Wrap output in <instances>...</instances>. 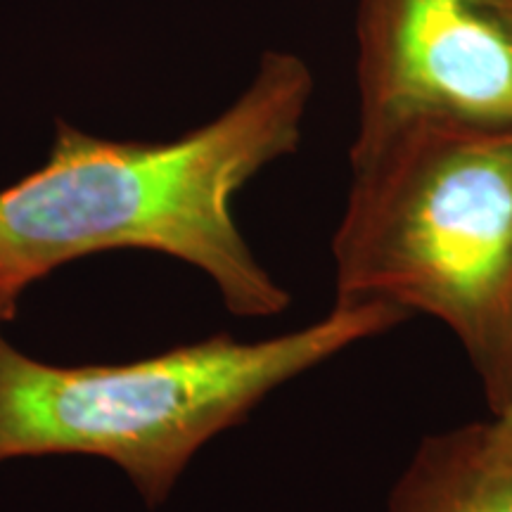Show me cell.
<instances>
[{
  "label": "cell",
  "instance_id": "1",
  "mask_svg": "<svg viewBox=\"0 0 512 512\" xmlns=\"http://www.w3.org/2000/svg\"><path fill=\"white\" fill-rule=\"evenodd\" d=\"M311 95L309 64L268 50L226 112L169 143H119L57 121L48 162L0 190V323L43 275L128 247L197 266L235 316L283 313L290 294L254 259L233 197L297 150Z\"/></svg>",
  "mask_w": 512,
  "mask_h": 512
},
{
  "label": "cell",
  "instance_id": "2",
  "mask_svg": "<svg viewBox=\"0 0 512 512\" xmlns=\"http://www.w3.org/2000/svg\"><path fill=\"white\" fill-rule=\"evenodd\" d=\"M337 302L448 325L494 418L512 406V131L420 126L351 150Z\"/></svg>",
  "mask_w": 512,
  "mask_h": 512
},
{
  "label": "cell",
  "instance_id": "3",
  "mask_svg": "<svg viewBox=\"0 0 512 512\" xmlns=\"http://www.w3.org/2000/svg\"><path fill=\"white\" fill-rule=\"evenodd\" d=\"M406 316L384 302H337L304 330L264 342L216 335L124 366H48L0 335V463L100 456L131 477L147 505H159L197 448L273 389Z\"/></svg>",
  "mask_w": 512,
  "mask_h": 512
},
{
  "label": "cell",
  "instance_id": "4",
  "mask_svg": "<svg viewBox=\"0 0 512 512\" xmlns=\"http://www.w3.org/2000/svg\"><path fill=\"white\" fill-rule=\"evenodd\" d=\"M351 150L420 126L512 131V0H358Z\"/></svg>",
  "mask_w": 512,
  "mask_h": 512
},
{
  "label": "cell",
  "instance_id": "5",
  "mask_svg": "<svg viewBox=\"0 0 512 512\" xmlns=\"http://www.w3.org/2000/svg\"><path fill=\"white\" fill-rule=\"evenodd\" d=\"M389 512H512V439L496 420L425 439Z\"/></svg>",
  "mask_w": 512,
  "mask_h": 512
},
{
  "label": "cell",
  "instance_id": "6",
  "mask_svg": "<svg viewBox=\"0 0 512 512\" xmlns=\"http://www.w3.org/2000/svg\"><path fill=\"white\" fill-rule=\"evenodd\" d=\"M494 420L498 422V427H501V430L512 439V406L503 415H498V418H494Z\"/></svg>",
  "mask_w": 512,
  "mask_h": 512
}]
</instances>
